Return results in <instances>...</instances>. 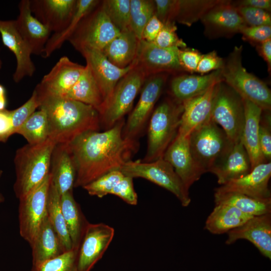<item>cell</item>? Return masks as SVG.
Returning <instances> with one entry per match:
<instances>
[{"instance_id":"1","label":"cell","mask_w":271,"mask_h":271,"mask_svg":"<svg viewBox=\"0 0 271 271\" xmlns=\"http://www.w3.org/2000/svg\"><path fill=\"white\" fill-rule=\"evenodd\" d=\"M123 119L103 132L86 131L68 145L76 168L74 187H83L100 176L120 170L138 148L123 136Z\"/></svg>"},{"instance_id":"2","label":"cell","mask_w":271,"mask_h":271,"mask_svg":"<svg viewBox=\"0 0 271 271\" xmlns=\"http://www.w3.org/2000/svg\"><path fill=\"white\" fill-rule=\"evenodd\" d=\"M37 95L39 108L47 117L49 139L56 145H69L83 133L99 128V114L92 106L68 98Z\"/></svg>"},{"instance_id":"3","label":"cell","mask_w":271,"mask_h":271,"mask_svg":"<svg viewBox=\"0 0 271 271\" xmlns=\"http://www.w3.org/2000/svg\"><path fill=\"white\" fill-rule=\"evenodd\" d=\"M56 143L50 139L40 144H28L17 150L14 158L16 180L14 188L21 198L38 185L49 174Z\"/></svg>"},{"instance_id":"4","label":"cell","mask_w":271,"mask_h":271,"mask_svg":"<svg viewBox=\"0 0 271 271\" xmlns=\"http://www.w3.org/2000/svg\"><path fill=\"white\" fill-rule=\"evenodd\" d=\"M242 45L235 46L224 60L221 69L223 81L243 99L249 100L263 111L270 110L271 91L266 83L243 67Z\"/></svg>"},{"instance_id":"5","label":"cell","mask_w":271,"mask_h":271,"mask_svg":"<svg viewBox=\"0 0 271 271\" xmlns=\"http://www.w3.org/2000/svg\"><path fill=\"white\" fill-rule=\"evenodd\" d=\"M182 112V103L169 98L164 100L154 110L149 122L147 150L143 162L163 157L177 134Z\"/></svg>"},{"instance_id":"6","label":"cell","mask_w":271,"mask_h":271,"mask_svg":"<svg viewBox=\"0 0 271 271\" xmlns=\"http://www.w3.org/2000/svg\"><path fill=\"white\" fill-rule=\"evenodd\" d=\"M233 143L211 119L195 129L189 136L192 156L203 174L209 172Z\"/></svg>"},{"instance_id":"7","label":"cell","mask_w":271,"mask_h":271,"mask_svg":"<svg viewBox=\"0 0 271 271\" xmlns=\"http://www.w3.org/2000/svg\"><path fill=\"white\" fill-rule=\"evenodd\" d=\"M120 32L109 20L100 1L82 19L68 41L79 52L84 49L102 51Z\"/></svg>"},{"instance_id":"8","label":"cell","mask_w":271,"mask_h":271,"mask_svg":"<svg viewBox=\"0 0 271 271\" xmlns=\"http://www.w3.org/2000/svg\"><path fill=\"white\" fill-rule=\"evenodd\" d=\"M120 171L125 176L148 180L173 193L184 207L191 202L189 190L175 172L173 167L163 158L151 162L130 160Z\"/></svg>"},{"instance_id":"9","label":"cell","mask_w":271,"mask_h":271,"mask_svg":"<svg viewBox=\"0 0 271 271\" xmlns=\"http://www.w3.org/2000/svg\"><path fill=\"white\" fill-rule=\"evenodd\" d=\"M211 119L231 142L241 140L244 122L243 99L223 81L217 85Z\"/></svg>"},{"instance_id":"10","label":"cell","mask_w":271,"mask_h":271,"mask_svg":"<svg viewBox=\"0 0 271 271\" xmlns=\"http://www.w3.org/2000/svg\"><path fill=\"white\" fill-rule=\"evenodd\" d=\"M147 78L143 72L133 65L115 86L109 99L99 114L100 122L108 129L123 119L130 110L134 98Z\"/></svg>"},{"instance_id":"11","label":"cell","mask_w":271,"mask_h":271,"mask_svg":"<svg viewBox=\"0 0 271 271\" xmlns=\"http://www.w3.org/2000/svg\"><path fill=\"white\" fill-rule=\"evenodd\" d=\"M51 177L49 174L36 187L19 199V229L21 237L30 244L47 214Z\"/></svg>"},{"instance_id":"12","label":"cell","mask_w":271,"mask_h":271,"mask_svg":"<svg viewBox=\"0 0 271 271\" xmlns=\"http://www.w3.org/2000/svg\"><path fill=\"white\" fill-rule=\"evenodd\" d=\"M168 73L154 74L144 82L140 99L125 124L123 136L135 140L145 126L166 83Z\"/></svg>"},{"instance_id":"13","label":"cell","mask_w":271,"mask_h":271,"mask_svg":"<svg viewBox=\"0 0 271 271\" xmlns=\"http://www.w3.org/2000/svg\"><path fill=\"white\" fill-rule=\"evenodd\" d=\"M178 48H161L143 39L139 41L132 64L146 77L159 73H174L183 71L178 59Z\"/></svg>"},{"instance_id":"14","label":"cell","mask_w":271,"mask_h":271,"mask_svg":"<svg viewBox=\"0 0 271 271\" xmlns=\"http://www.w3.org/2000/svg\"><path fill=\"white\" fill-rule=\"evenodd\" d=\"M114 228L105 223L87 224L78 250V271H91L102 258L114 235Z\"/></svg>"},{"instance_id":"15","label":"cell","mask_w":271,"mask_h":271,"mask_svg":"<svg viewBox=\"0 0 271 271\" xmlns=\"http://www.w3.org/2000/svg\"><path fill=\"white\" fill-rule=\"evenodd\" d=\"M204 35L209 39L229 37L247 26L231 1L222 0L200 19Z\"/></svg>"},{"instance_id":"16","label":"cell","mask_w":271,"mask_h":271,"mask_svg":"<svg viewBox=\"0 0 271 271\" xmlns=\"http://www.w3.org/2000/svg\"><path fill=\"white\" fill-rule=\"evenodd\" d=\"M84 69L85 66L63 56L34 90L39 95L63 98L77 82Z\"/></svg>"},{"instance_id":"17","label":"cell","mask_w":271,"mask_h":271,"mask_svg":"<svg viewBox=\"0 0 271 271\" xmlns=\"http://www.w3.org/2000/svg\"><path fill=\"white\" fill-rule=\"evenodd\" d=\"M79 52L85 58L86 65L99 87L104 101V108L117 82L133 65L131 64L124 68H118L112 64L102 51L96 49H84Z\"/></svg>"},{"instance_id":"18","label":"cell","mask_w":271,"mask_h":271,"mask_svg":"<svg viewBox=\"0 0 271 271\" xmlns=\"http://www.w3.org/2000/svg\"><path fill=\"white\" fill-rule=\"evenodd\" d=\"M271 177L270 162L254 167L245 176L231 180L215 190L217 193H237L255 199L271 200L268 183Z\"/></svg>"},{"instance_id":"19","label":"cell","mask_w":271,"mask_h":271,"mask_svg":"<svg viewBox=\"0 0 271 271\" xmlns=\"http://www.w3.org/2000/svg\"><path fill=\"white\" fill-rule=\"evenodd\" d=\"M174 168L185 187H190L198 181L203 173L197 167L192 156L189 145V136L177 132L163 156Z\"/></svg>"},{"instance_id":"20","label":"cell","mask_w":271,"mask_h":271,"mask_svg":"<svg viewBox=\"0 0 271 271\" xmlns=\"http://www.w3.org/2000/svg\"><path fill=\"white\" fill-rule=\"evenodd\" d=\"M34 16L51 32L59 33L70 23L74 14L77 0H31Z\"/></svg>"},{"instance_id":"21","label":"cell","mask_w":271,"mask_h":271,"mask_svg":"<svg viewBox=\"0 0 271 271\" xmlns=\"http://www.w3.org/2000/svg\"><path fill=\"white\" fill-rule=\"evenodd\" d=\"M219 82L213 84L202 94L182 103L183 112L178 133L189 136L193 130L211 119L214 97Z\"/></svg>"},{"instance_id":"22","label":"cell","mask_w":271,"mask_h":271,"mask_svg":"<svg viewBox=\"0 0 271 271\" xmlns=\"http://www.w3.org/2000/svg\"><path fill=\"white\" fill-rule=\"evenodd\" d=\"M226 244L244 239L251 242L265 257L271 259V213L253 216L227 233Z\"/></svg>"},{"instance_id":"23","label":"cell","mask_w":271,"mask_h":271,"mask_svg":"<svg viewBox=\"0 0 271 271\" xmlns=\"http://www.w3.org/2000/svg\"><path fill=\"white\" fill-rule=\"evenodd\" d=\"M0 34L4 45L15 55L17 65L13 80L19 83L25 77L33 75L36 70L30 50L19 32L15 20L0 19Z\"/></svg>"},{"instance_id":"24","label":"cell","mask_w":271,"mask_h":271,"mask_svg":"<svg viewBox=\"0 0 271 271\" xmlns=\"http://www.w3.org/2000/svg\"><path fill=\"white\" fill-rule=\"evenodd\" d=\"M18 7L19 14L15 20L16 27L32 54L42 55L51 32L34 16L30 0L21 1Z\"/></svg>"},{"instance_id":"25","label":"cell","mask_w":271,"mask_h":271,"mask_svg":"<svg viewBox=\"0 0 271 271\" xmlns=\"http://www.w3.org/2000/svg\"><path fill=\"white\" fill-rule=\"evenodd\" d=\"M251 170L248 154L241 140L233 143L224 155L209 171L217 178L219 184L241 178Z\"/></svg>"},{"instance_id":"26","label":"cell","mask_w":271,"mask_h":271,"mask_svg":"<svg viewBox=\"0 0 271 271\" xmlns=\"http://www.w3.org/2000/svg\"><path fill=\"white\" fill-rule=\"evenodd\" d=\"M220 81H223L221 69L203 75H180L171 81L170 91L173 99L182 103L202 94Z\"/></svg>"},{"instance_id":"27","label":"cell","mask_w":271,"mask_h":271,"mask_svg":"<svg viewBox=\"0 0 271 271\" xmlns=\"http://www.w3.org/2000/svg\"><path fill=\"white\" fill-rule=\"evenodd\" d=\"M243 102L244 122L241 141L249 157L252 170L257 165L266 162L261 153L258 140L259 127L263 110L249 100L243 99Z\"/></svg>"},{"instance_id":"28","label":"cell","mask_w":271,"mask_h":271,"mask_svg":"<svg viewBox=\"0 0 271 271\" xmlns=\"http://www.w3.org/2000/svg\"><path fill=\"white\" fill-rule=\"evenodd\" d=\"M49 174L51 182L60 195L72 190L76 172L68 145H56L52 155Z\"/></svg>"},{"instance_id":"29","label":"cell","mask_w":271,"mask_h":271,"mask_svg":"<svg viewBox=\"0 0 271 271\" xmlns=\"http://www.w3.org/2000/svg\"><path fill=\"white\" fill-rule=\"evenodd\" d=\"M30 245L32 248V266L65 252L60 239L51 224L47 214L44 218Z\"/></svg>"},{"instance_id":"30","label":"cell","mask_w":271,"mask_h":271,"mask_svg":"<svg viewBox=\"0 0 271 271\" xmlns=\"http://www.w3.org/2000/svg\"><path fill=\"white\" fill-rule=\"evenodd\" d=\"M139 41L128 28L121 31L102 52L114 65L124 68L131 64L134 60Z\"/></svg>"},{"instance_id":"31","label":"cell","mask_w":271,"mask_h":271,"mask_svg":"<svg viewBox=\"0 0 271 271\" xmlns=\"http://www.w3.org/2000/svg\"><path fill=\"white\" fill-rule=\"evenodd\" d=\"M236 208L217 204L205 222V228L214 234H221L238 227L251 217Z\"/></svg>"},{"instance_id":"32","label":"cell","mask_w":271,"mask_h":271,"mask_svg":"<svg viewBox=\"0 0 271 271\" xmlns=\"http://www.w3.org/2000/svg\"><path fill=\"white\" fill-rule=\"evenodd\" d=\"M73 190L60 196V205L72 248L78 249L88 222L75 201Z\"/></svg>"},{"instance_id":"33","label":"cell","mask_w":271,"mask_h":271,"mask_svg":"<svg viewBox=\"0 0 271 271\" xmlns=\"http://www.w3.org/2000/svg\"><path fill=\"white\" fill-rule=\"evenodd\" d=\"M63 98L90 105L99 114L104 106V101L101 91L87 65L77 82Z\"/></svg>"},{"instance_id":"34","label":"cell","mask_w":271,"mask_h":271,"mask_svg":"<svg viewBox=\"0 0 271 271\" xmlns=\"http://www.w3.org/2000/svg\"><path fill=\"white\" fill-rule=\"evenodd\" d=\"M97 0H77V5L73 17L67 27L62 31L51 35L47 41L42 56L46 58L68 41L82 19L99 3Z\"/></svg>"},{"instance_id":"35","label":"cell","mask_w":271,"mask_h":271,"mask_svg":"<svg viewBox=\"0 0 271 271\" xmlns=\"http://www.w3.org/2000/svg\"><path fill=\"white\" fill-rule=\"evenodd\" d=\"M214 200L215 204L229 205L251 216L271 213V200L257 199L232 192H215Z\"/></svg>"},{"instance_id":"36","label":"cell","mask_w":271,"mask_h":271,"mask_svg":"<svg viewBox=\"0 0 271 271\" xmlns=\"http://www.w3.org/2000/svg\"><path fill=\"white\" fill-rule=\"evenodd\" d=\"M222 0H175L171 21L188 27Z\"/></svg>"},{"instance_id":"37","label":"cell","mask_w":271,"mask_h":271,"mask_svg":"<svg viewBox=\"0 0 271 271\" xmlns=\"http://www.w3.org/2000/svg\"><path fill=\"white\" fill-rule=\"evenodd\" d=\"M60 196L51 181L47 200V214L51 224L60 239L65 252H66L73 248L61 208Z\"/></svg>"},{"instance_id":"38","label":"cell","mask_w":271,"mask_h":271,"mask_svg":"<svg viewBox=\"0 0 271 271\" xmlns=\"http://www.w3.org/2000/svg\"><path fill=\"white\" fill-rule=\"evenodd\" d=\"M16 133L24 137L30 145L40 144L49 139V124L45 111L41 109L35 111Z\"/></svg>"},{"instance_id":"39","label":"cell","mask_w":271,"mask_h":271,"mask_svg":"<svg viewBox=\"0 0 271 271\" xmlns=\"http://www.w3.org/2000/svg\"><path fill=\"white\" fill-rule=\"evenodd\" d=\"M154 1L130 0L129 28L139 40L146 25L155 15Z\"/></svg>"},{"instance_id":"40","label":"cell","mask_w":271,"mask_h":271,"mask_svg":"<svg viewBox=\"0 0 271 271\" xmlns=\"http://www.w3.org/2000/svg\"><path fill=\"white\" fill-rule=\"evenodd\" d=\"M102 3L109 20L120 31L129 28L130 0H105Z\"/></svg>"},{"instance_id":"41","label":"cell","mask_w":271,"mask_h":271,"mask_svg":"<svg viewBox=\"0 0 271 271\" xmlns=\"http://www.w3.org/2000/svg\"><path fill=\"white\" fill-rule=\"evenodd\" d=\"M78 250L73 249L32 266L31 271H78Z\"/></svg>"},{"instance_id":"42","label":"cell","mask_w":271,"mask_h":271,"mask_svg":"<svg viewBox=\"0 0 271 271\" xmlns=\"http://www.w3.org/2000/svg\"><path fill=\"white\" fill-rule=\"evenodd\" d=\"M124 175L120 170L109 172L82 188L91 196L102 198L111 191Z\"/></svg>"},{"instance_id":"43","label":"cell","mask_w":271,"mask_h":271,"mask_svg":"<svg viewBox=\"0 0 271 271\" xmlns=\"http://www.w3.org/2000/svg\"><path fill=\"white\" fill-rule=\"evenodd\" d=\"M177 30L175 22H168L163 24L162 29L153 43L163 48H186V44L178 37Z\"/></svg>"},{"instance_id":"44","label":"cell","mask_w":271,"mask_h":271,"mask_svg":"<svg viewBox=\"0 0 271 271\" xmlns=\"http://www.w3.org/2000/svg\"><path fill=\"white\" fill-rule=\"evenodd\" d=\"M40 106V101L34 90L30 98L22 106L11 110L12 122L14 133L20 126L35 112Z\"/></svg>"},{"instance_id":"45","label":"cell","mask_w":271,"mask_h":271,"mask_svg":"<svg viewBox=\"0 0 271 271\" xmlns=\"http://www.w3.org/2000/svg\"><path fill=\"white\" fill-rule=\"evenodd\" d=\"M235 7L247 26H271V17L269 12L249 7Z\"/></svg>"},{"instance_id":"46","label":"cell","mask_w":271,"mask_h":271,"mask_svg":"<svg viewBox=\"0 0 271 271\" xmlns=\"http://www.w3.org/2000/svg\"><path fill=\"white\" fill-rule=\"evenodd\" d=\"M110 194L115 195L131 205L138 203V195L133 185V178L124 175L113 188Z\"/></svg>"},{"instance_id":"47","label":"cell","mask_w":271,"mask_h":271,"mask_svg":"<svg viewBox=\"0 0 271 271\" xmlns=\"http://www.w3.org/2000/svg\"><path fill=\"white\" fill-rule=\"evenodd\" d=\"M243 39L256 46L271 39V26H245L240 32Z\"/></svg>"},{"instance_id":"48","label":"cell","mask_w":271,"mask_h":271,"mask_svg":"<svg viewBox=\"0 0 271 271\" xmlns=\"http://www.w3.org/2000/svg\"><path fill=\"white\" fill-rule=\"evenodd\" d=\"M266 115L260 122L258 140L261 153L265 161L269 162L271 159L270 115L268 113Z\"/></svg>"},{"instance_id":"49","label":"cell","mask_w":271,"mask_h":271,"mask_svg":"<svg viewBox=\"0 0 271 271\" xmlns=\"http://www.w3.org/2000/svg\"><path fill=\"white\" fill-rule=\"evenodd\" d=\"M202 54L197 50L190 48L179 49L178 59L183 70L190 73L196 72Z\"/></svg>"},{"instance_id":"50","label":"cell","mask_w":271,"mask_h":271,"mask_svg":"<svg viewBox=\"0 0 271 271\" xmlns=\"http://www.w3.org/2000/svg\"><path fill=\"white\" fill-rule=\"evenodd\" d=\"M224 60L220 57L215 51H212L202 55L196 72L203 75L212 71L222 69L224 66Z\"/></svg>"},{"instance_id":"51","label":"cell","mask_w":271,"mask_h":271,"mask_svg":"<svg viewBox=\"0 0 271 271\" xmlns=\"http://www.w3.org/2000/svg\"><path fill=\"white\" fill-rule=\"evenodd\" d=\"M175 0H155V15L163 24L171 21Z\"/></svg>"},{"instance_id":"52","label":"cell","mask_w":271,"mask_h":271,"mask_svg":"<svg viewBox=\"0 0 271 271\" xmlns=\"http://www.w3.org/2000/svg\"><path fill=\"white\" fill-rule=\"evenodd\" d=\"M11 114V110L5 109L0 111V142H6L14 134Z\"/></svg>"},{"instance_id":"53","label":"cell","mask_w":271,"mask_h":271,"mask_svg":"<svg viewBox=\"0 0 271 271\" xmlns=\"http://www.w3.org/2000/svg\"><path fill=\"white\" fill-rule=\"evenodd\" d=\"M163 26V24L154 15L144 28L142 39L153 43Z\"/></svg>"},{"instance_id":"54","label":"cell","mask_w":271,"mask_h":271,"mask_svg":"<svg viewBox=\"0 0 271 271\" xmlns=\"http://www.w3.org/2000/svg\"><path fill=\"white\" fill-rule=\"evenodd\" d=\"M235 7L244 6L262 9L267 12L271 10L270 0H241L236 2L232 1Z\"/></svg>"},{"instance_id":"55","label":"cell","mask_w":271,"mask_h":271,"mask_svg":"<svg viewBox=\"0 0 271 271\" xmlns=\"http://www.w3.org/2000/svg\"><path fill=\"white\" fill-rule=\"evenodd\" d=\"M258 54L266 62L268 70L271 69V39L256 46Z\"/></svg>"},{"instance_id":"56","label":"cell","mask_w":271,"mask_h":271,"mask_svg":"<svg viewBox=\"0 0 271 271\" xmlns=\"http://www.w3.org/2000/svg\"><path fill=\"white\" fill-rule=\"evenodd\" d=\"M6 90L4 87L0 84V111L6 109Z\"/></svg>"},{"instance_id":"57","label":"cell","mask_w":271,"mask_h":271,"mask_svg":"<svg viewBox=\"0 0 271 271\" xmlns=\"http://www.w3.org/2000/svg\"><path fill=\"white\" fill-rule=\"evenodd\" d=\"M2 173H3V171L0 170V177L1 176L2 174ZM3 200V197L2 196V195L0 194V203L1 202H2Z\"/></svg>"},{"instance_id":"58","label":"cell","mask_w":271,"mask_h":271,"mask_svg":"<svg viewBox=\"0 0 271 271\" xmlns=\"http://www.w3.org/2000/svg\"><path fill=\"white\" fill-rule=\"evenodd\" d=\"M2 67V61L0 58V69H1Z\"/></svg>"}]
</instances>
